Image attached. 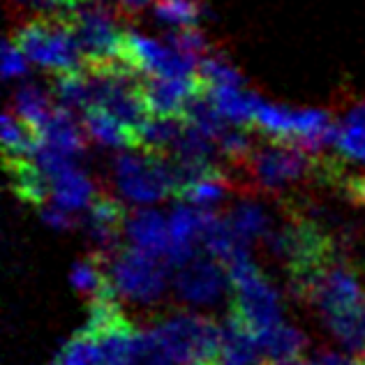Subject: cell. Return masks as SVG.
Here are the masks:
<instances>
[{
  "label": "cell",
  "mask_w": 365,
  "mask_h": 365,
  "mask_svg": "<svg viewBox=\"0 0 365 365\" xmlns=\"http://www.w3.org/2000/svg\"><path fill=\"white\" fill-rule=\"evenodd\" d=\"M143 333L146 365H208L222 344V324L195 312L155 317Z\"/></svg>",
  "instance_id": "obj_1"
},
{
  "label": "cell",
  "mask_w": 365,
  "mask_h": 365,
  "mask_svg": "<svg viewBox=\"0 0 365 365\" xmlns=\"http://www.w3.org/2000/svg\"><path fill=\"white\" fill-rule=\"evenodd\" d=\"M111 282L118 296L134 303H155L167 289L169 273L174 271L165 257L143 252L139 247H120V252L109 259Z\"/></svg>",
  "instance_id": "obj_7"
},
{
  "label": "cell",
  "mask_w": 365,
  "mask_h": 365,
  "mask_svg": "<svg viewBox=\"0 0 365 365\" xmlns=\"http://www.w3.org/2000/svg\"><path fill=\"white\" fill-rule=\"evenodd\" d=\"M206 91L197 79H178V76H141V93L150 116H182L192 95Z\"/></svg>",
  "instance_id": "obj_11"
},
{
  "label": "cell",
  "mask_w": 365,
  "mask_h": 365,
  "mask_svg": "<svg viewBox=\"0 0 365 365\" xmlns=\"http://www.w3.org/2000/svg\"><path fill=\"white\" fill-rule=\"evenodd\" d=\"M42 143L74 158L81 155L86 146H88V134H86L81 120L74 118V111L56 107L51 118L42 128Z\"/></svg>",
  "instance_id": "obj_15"
},
{
  "label": "cell",
  "mask_w": 365,
  "mask_h": 365,
  "mask_svg": "<svg viewBox=\"0 0 365 365\" xmlns=\"http://www.w3.org/2000/svg\"><path fill=\"white\" fill-rule=\"evenodd\" d=\"M26 61H28L26 53L7 37L5 44H3V74L7 76V79H14V76H26V72H28V63Z\"/></svg>",
  "instance_id": "obj_30"
},
{
  "label": "cell",
  "mask_w": 365,
  "mask_h": 365,
  "mask_svg": "<svg viewBox=\"0 0 365 365\" xmlns=\"http://www.w3.org/2000/svg\"><path fill=\"white\" fill-rule=\"evenodd\" d=\"M95 197H98V192H95L93 180L76 167H70L63 174L51 178V199L63 210L74 213V210L88 208Z\"/></svg>",
  "instance_id": "obj_17"
},
{
  "label": "cell",
  "mask_w": 365,
  "mask_h": 365,
  "mask_svg": "<svg viewBox=\"0 0 365 365\" xmlns=\"http://www.w3.org/2000/svg\"><path fill=\"white\" fill-rule=\"evenodd\" d=\"M153 14L169 26L187 28L199 24V19L204 16V5L199 0H158Z\"/></svg>",
  "instance_id": "obj_26"
},
{
  "label": "cell",
  "mask_w": 365,
  "mask_h": 365,
  "mask_svg": "<svg viewBox=\"0 0 365 365\" xmlns=\"http://www.w3.org/2000/svg\"><path fill=\"white\" fill-rule=\"evenodd\" d=\"M326 326L351 354L365 359V301L342 310L338 314L326 317Z\"/></svg>",
  "instance_id": "obj_21"
},
{
  "label": "cell",
  "mask_w": 365,
  "mask_h": 365,
  "mask_svg": "<svg viewBox=\"0 0 365 365\" xmlns=\"http://www.w3.org/2000/svg\"><path fill=\"white\" fill-rule=\"evenodd\" d=\"M9 185L24 204L44 206L51 197V178L37 167L33 158H3Z\"/></svg>",
  "instance_id": "obj_14"
},
{
  "label": "cell",
  "mask_w": 365,
  "mask_h": 365,
  "mask_svg": "<svg viewBox=\"0 0 365 365\" xmlns=\"http://www.w3.org/2000/svg\"><path fill=\"white\" fill-rule=\"evenodd\" d=\"M86 329V326H83ZM100 344L102 365H141L146 363V333L134 326L128 314L116 317L102 329H88Z\"/></svg>",
  "instance_id": "obj_9"
},
{
  "label": "cell",
  "mask_w": 365,
  "mask_h": 365,
  "mask_svg": "<svg viewBox=\"0 0 365 365\" xmlns=\"http://www.w3.org/2000/svg\"><path fill=\"white\" fill-rule=\"evenodd\" d=\"M314 365H365L363 356H347V354H340V351H333V349H319L314 354L312 359Z\"/></svg>",
  "instance_id": "obj_31"
},
{
  "label": "cell",
  "mask_w": 365,
  "mask_h": 365,
  "mask_svg": "<svg viewBox=\"0 0 365 365\" xmlns=\"http://www.w3.org/2000/svg\"><path fill=\"white\" fill-rule=\"evenodd\" d=\"M266 365H314V363H307L299 356V359H284V361H266Z\"/></svg>",
  "instance_id": "obj_36"
},
{
  "label": "cell",
  "mask_w": 365,
  "mask_h": 365,
  "mask_svg": "<svg viewBox=\"0 0 365 365\" xmlns=\"http://www.w3.org/2000/svg\"><path fill=\"white\" fill-rule=\"evenodd\" d=\"M165 40H167V44L171 46V49H176V51L185 53V56H192V58H197V61L206 58V56L213 53L208 37L201 33L197 26L176 28V31H171Z\"/></svg>",
  "instance_id": "obj_28"
},
{
  "label": "cell",
  "mask_w": 365,
  "mask_h": 365,
  "mask_svg": "<svg viewBox=\"0 0 365 365\" xmlns=\"http://www.w3.org/2000/svg\"><path fill=\"white\" fill-rule=\"evenodd\" d=\"M289 289L296 299L310 303L322 319L365 301L359 271L338 250L305 271L292 273Z\"/></svg>",
  "instance_id": "obj_2"
},
{
  "label": "cell",
  "mask_w": 365,
  "mask_h": 365,
  "mask_svg": "<svg viewBox=\"0 0 365 365\" xmlns=\"http://www.w3.org/2000/svg\"><path fill=\"white\" fill-rule=\"evenodd\" d=\"M9 40L26 53L28 61L53 74L83 70V53L65 12L33 14L14 28Z\"/></svg>",
  "instance_id": "obj_3"
},
{
  "label": "cell",
  "mask_w": 365,
  "mask_h": 365,
  "mask_svg": "<svg viewBox=\"0 0 365 365\" xmlns=\"http://www.w3.org/2000/svg\"><path fill=\"white\" fill-rule=\"evenodd\" d=\"M229 292H232V307L229 314L241 322L257 338L264 331L273 329L282 322V303L275 287L266 280L262 271L252 264V259H238L227 266Z\"/></svg>",
  "instance_id": "obj_4"
},
{
  "label": "cell",
  "mask_w": 365,
  "mask_h": 365,
  "mask_svg": "<svg viewBox=\"0 0 365 365\" xmlns=\"http://www.w3.org/2000/svg\"><path fill=\"white\" fill-rule=\"evenodd\" d=\"M229 187H232V182H229L227 174L206 176V178L190 182L185 187H180L176 192V199L185 201L190 206H197V208H210L227 197Z\"/></svg>",
  "instance_id": "obj_24"
},
{
  "label": "cell",
  "mask_w": 365,
  "mask_h": 365,
  "mask_svg": "<svg viewBox=\"0 0 365 365\" xmlns=\"http://www.w3.org/2000/svg\"><path fill=\"white\" fill-rule=\"evenodd\" d=\"M148 3H150V0H118V12H120L123 19L137 16Z\"/></svg>",
  "instance_id": "obj_35"
},
{
  "label": "cell",
  "mask_w": 365,
  "mask_h": 365,
  "mask_svg": "<svg viewBox=\"0 0 365 365\" xmlns=\"http://www.w3.org/2000/svg\"><path fill=\"white\" fill-rule=\"evenodd\" d=\"M125 234L134 247L143 250L148 255L165 257L169 255L171 236H169V220L153 208H137L128 215Z\"/></svg>",
  "instance_id": "obj_12"
},
{
  "label": "cell",
  "mask_w": 365,
  "mask_h": 365,
  "mask_svg": "<svg viewBox=\"0 0 365 365\" xmlns=\"http://www.w3.org/2000/svg\"><path fill=\"white\" fill-rule=\"evenodd\" d=\"M100 3H107V5H113L118 9V0H100Z\"/></svg>",
  "instance_id": "obj_37"
},
{
  "label": "cell",
  "mask_w": 365,
  "mask_h": 365,
  "mask_svg": "<svg viewBox=\"0 0 365 365\" xmlns=\"http://www.w3.org/2000/svg\"><path fill=\"white\" fill-rule=\"evenodd\" d=\"M128 222V210L118 199L109 195H98L88 206L86 215V229H88L91 241L95 243V252L113 259L120 252V234Z\"/></svg>",
  "instance_id": "obj_10"
},
{
  "label": "cell",
  "mask_w": 365,
  "mask_h": 365,
  "mask_svg": "<svg viewBox=\"0 0 365 365\" xmlns=\"http://www.w3.org/2000/svg\"><path fill=\"white\" fill-rule=\"evenodd\" d=\"M232 229L243 238L245 243H252L257 238H264L271 229V217L259 206L257 201H238V204L227 213Z\"/></svg>",
  "instance_id": "obj_23"
},
{
  "label": "cell",
  "mask_w": 365,
  "mask_h": 365,
  "mask_svg": "<svg viewBox=\"0 0 365 365\" xmlns=\"http://www.w3.org/2000/svg\"><path fill=\"white\" fill-rule=\"evenodd\" d=\"M53 365H102V354L98 338L88 331H76L70 340L63 344Z\"/></svg>",
  "instance_id": "obj_25"
},
{
  "label": "cell",
  "mask_w": 365,
  "mask_h": 365,
  "mask_svg": "<svg viewBox=\"0 0 365 365\" xmlns=\"http://www.w3.org/2000/svg\"><path fill=\"white\" fill-rule=\"evenodd\" d=\"M171 284L178 301L190 305L215 303L227 292V287H232L227 266L215 257H204L201 252L176 268Z\"/></svg>",
  "instance_id": "obj_8"
},
{
  "label": "cell",
  "mask_w": 365,
  "mask_h": 365,
  "mask_svg": "<svg viewBox=\"0 0 365 365\" xmlns=\"http://www.w3.org/2000/svg\"><path fill=\"white\" fill-rule=\"evenodd\" d=\"M335 150H338L344 160L365 162V125L340 120V132H338V141H335Z\"/></svg>",
  "instance_id": "obj_29"
},
{
  "label": "cell",
  "mask_w": 365,
  "mask_h": 365,
  "mask_svg": "<svg viewBox=\"0 0 365 365\" xmlns=\"http://www.w3.org/2000/svg\"><path fill=\"white\" fill-rule=\"evenodd\" d=\"M113 180L132 204H155L176 195L174 162L169 155L125 148L113 158Z\"/></svg>",
  "instance_id": "obj_5"
},
{
  "label": "cell",
  "mask_w": 365,
  "mask_h": 365,
  "mask_svg": "<svg viewBox=\"0 0 365 365\" xmlns=\"http://www.w3.org/2000/svg\"><path fill=\"white\" fill-rule=\"evenodd\" d=\"M344 123H361L365 125V100H351L349 107L342 113Z\"/></svg>",
  "instance_id": "obj_34"
},
{
  "label": "cell",
  "mask_w": 365,
  "mask_h": 365,
  "mask_svg": "<svg viewBox=\"0 0 365 365\" xmlns=\"http://www.w3.org/2000/svg\"><path fill=\"white\" fill-rule=\"evenodd\" d=\"M53 109L51 95L44 93L37 83H24L14 93V111L40 134L46 120L51 118Z\"/></svg>",
  "instance_id": "obj_22"
},
{
  "label": "cell",
  "mask_w": 365,
  "mask_h": 365,
  "mask_svg": "<svg viewBox=\"0 0 365 365\" xmlns=\"http://www.w3.org/2000/svg\"><path fill=\"white\" fill-rule=\"evenodd\" d=\"M206 93L229 123L238 128H252L257 107L262 102L259 95L243 91L241 86H210Z\"/></svg>",
  "instance_id": "obj_16"
},
{
  "label": "cell",
  "mask_w": 365,
  "mask_h": 365,
  "mask_svg": "<svg viewBox=\"0 0 365 365\" xmlns=\"http://www.w3.org/2000/svg\"><path fill=\"white\" fill-rule=\"evenodd\" d=\"M338 187L344 190V195H347L354 204L365 206V174H351V176L344 174Z\"/></svg>",
  "instance_id": "obj_32"
},
{
  "label": "cell",
  "mask_w": 365,
  "mask_h": 365,
  "mask_svg": "<svg viewBox=\"0 0 365 365\" xmlns=\"http://www.w3.org/2000/svg\"><path fill=\"white\" fill-rule=\"evenodd\" d=\"M81 125L88 139L109 148H134V134L100 107H91L81 113Z\"/></svg>",
  "instance_id": "obj_18"
},
{
  "label": "cell",
  "mask_w": 365,
  "mask_h": 365,
  "mask_svg": "<svg viewBox=\"0 0 365 365\" xmlns=\"http://www.w3.org/2000/svg\"><path fill=\"white\" fill-rule=\"evenodd\" d=\"M199 79L204 83V88H210V86H243V74L220 53H210L199 61Z\"/></svg>",
  "instance_id": "obj_27"
},
{
  "label": "cell",
  "mask_w": 365,
  "mask_h": 365,
  "mask_svg": "<svg viewBox=\"0 0 365 365\" xmlns=\"http://www.w3.org/2000/svg\"><path fill=\"white\" fill-rule=\"evenodd\" d=\"M40 143L42 134L31 128L14 109L3 113V158H33Z\"/></svg>",
  "instance_id": "obj_20"
},
{
  "label": "cell",
  "mask_w": 365,
  "mask_h": 365,
  "mask_svg": "<svg viewBox=\"0 0 365 365\" xmlns=\"http://www.w3.org/2000/svg\"><path fill=\"white\" fill-rule=\"evenodd\" d=\"M208 365H266V356L255 335L229 314L227 322L222 324L220 351Z\"/></svg>",
  "instance_id": "obj_13"
},
{
  "label": "cell",
  "mask_w": 365,
  "mask_h": 365,
  "mask_svg": "<svg viewBox=\"0 0 365 365\" xmlns=\"http://www.w3.org/2000/svg\"><path fill=\"white\" fill-rule=\"evenodd\" d=\"M42 220L49 227H56V229H70L74 227V217L70 215V210H63L61 206H42Z\"/></svg>",
  "instance_id": "obj_33"
},
{
  "label": "cell",
  "mask_w": 365,
  "mask_h": 365,
  "mask_svg": "<svg viewBox=\"0 0 365 365\" xmlns=\"http://www.w3.org/2000/svg\"><path fill=\"white\" fill-rule=\"evenodd\" d=\"M257 342L262 347L266 361H284V359H299L303 349L307 347L305 333L294 329L289 324H275L273 329L257 335Z\"/></svg>",
  "instance_id": "obj_19"
},
{
  "label": "cell",
  "mask_w": 365,
  "mask_h": 365,
  "mask_svg": "<svg viewBox=\"0 0 365 365\" xmlns=\"http://www.w3.org/2000/svg\"><path fill=\"white\" fill-rule=\"evenodd\" d=\"M116 14L120 16L118 9L100 3V0H81L76 7L65 12L83 53V67L123 61L120 49L125 31L118 28Z\"/></svg>",
  "instance_id": "obj_6"
}]
</instances>
